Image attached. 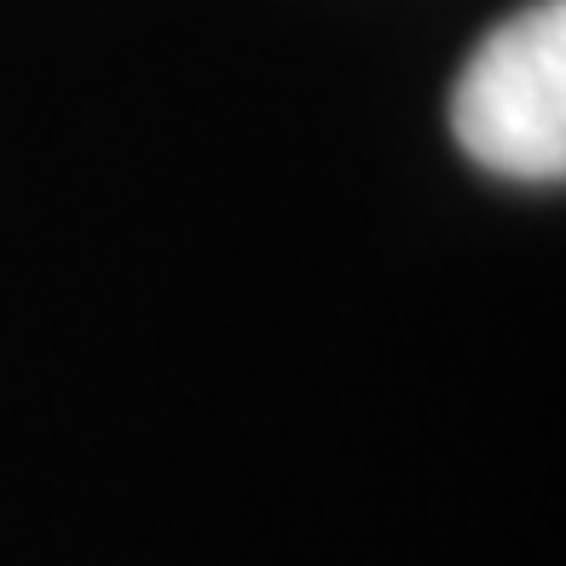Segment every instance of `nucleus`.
<instances>
[{"label": "nucleus", "mask_w": 566, "mask_h": 566, "mask_svg": "<svg viewBox=\"0 0 566 566\" xmlns=\"http://www.w3.org/2000/svg\"><path fill=\"white\" fill-rule=\"evenodd\" d=\"M462 150L503 179L566 174V0H532L474 46L451 93Z\"/></svg>", "instance_id": "f257e3e1"}]
</instances>
